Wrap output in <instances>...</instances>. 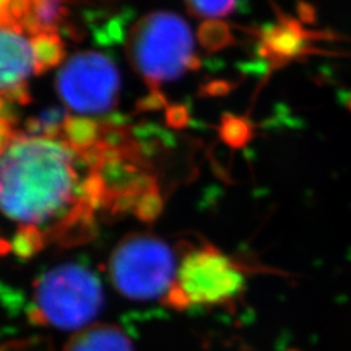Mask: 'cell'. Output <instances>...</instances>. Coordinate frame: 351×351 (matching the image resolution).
<instances>
[{"label":"cell","mask_w":351,"mask_h":351,"mask_svg":"<svg viewBox=\"0 0 351 351\" xmlns=\"http://www.w3.org/2000/svg\"><path fill=\"white\" fill-rule=\"evenodd\" d=\"M128 54L151 91L201 66L193 53L189 25L182 16L170 12L142 16L129 31Z\"/></svg>","instance_id":"obj_2"},{"label":"cell","mask_w":351,"mask_h":351,"mask_svg":"<svg viewBox=\"0 0 351 351\" xmlns=\"http://www.w3.org/2000/svg\"><path fill=\"white\" fill-rule=\"evenodd\" d=\"M9 2H10V0H0V22L9 21V19H8V16H6ZM9 22H10V21H9Z\"/></svg>","instance_id":"obj_15"},{"label":"cell","mask_w":351,"mask_h":351,"mask_svg":"<svg viewBox=\"0 0 351 351\" xmlns=\"http://www.w3.org/2000/svg\"><path fill=\"white\" fill-rule=\"evenodd\" d=\"M246 287L245 268L215 246L191 249L180 262L166 295L174 309L233 302Z\"/></svg>","instance_id":"obj_4"},{"label":"cell","mask_w":351,"mask_h":351,"mask_svg":"<svg viewBox=\"0 0 351 351\" xmlns=\"http://www.w3.org/2000/svg\"><path fill=\"white\" fill-rule=\"evenodd\" d=\"M197 40H199L204 49L217 51L232 43V34H230L228 27L223 22L211 19L205 21L197 29Z\"/></svg>","instance_id":"obj_10"},{"label":"cell","mask_w":351,"mask_h":351,"mask_svg":"<svg viewBox=\"0 0 351 351\" xmlns=\"http://www.w3.org/2000/svg\"><path fill=\"white\" fill-rule=\"evenodd\" d=\"M101 306L103 289L94 274L80 265H62L37 281L29 319L43 326L81 328Z\"/></svg>","instance_id":"obj_3"},{"label":"cell","mask_w":351,"mask_h":351,"mask_svg":"<svg viewBox=\"0 0 351 351\" xmlns=\"http://www.w3.org/2000/svg\"><path fill=\"white\" fill-rule=\"evenodd\" d=\"M237 0H186L191 12L196 16L217 19L233 12Z\"/></svg>","instance_id":"obj_11"},{"label":"cell","mask_w":351,"mask_h":351,"mask_svg":"<svg viewBox=\"0 0 351 351\" xmlns=\"http://www.w3.org/2000/svg\"><path fill=\"white\" fill-rule=\"evenodd\" d=\"M63 351H134V347L120 328L95 325L75 334Z\"/></svg>","instance_id":"obj_8"},{"label":"cell","mask_w":351,"mask_h":351,"mask_svg":"<svg viewBox=\"0 0 351 351\" xmlns=\"http://www.w3.org/2000/svg\"><path fill=\"white\" fill-rule=\"evenodd\" d=\"M186 117H188V113H186V110L183 107H170L169 112H167V119H169V123L173 126H182L186 123Z\"/></svg>","instance_id":"obj_14"},{"label":"cell","mask_w":351,"mask_h":351,"mask_svg":"<svg viewBox=\"0 0 351 351\" xmlns=\"http://www.w3.org/2000/svg\"><path fill=\"white\" fill-rule=\"evenodd\" d=\"M119 90L117 66L98 51L75 54L58 75V91L62 101L76 113L108 112L117 101Z\"/></svg>","instance_id":"obj_6"},{"label":"cell","mask_w":351,"mask_h":351,"mask_svg":"<svg viewBox=\"0 0 351 351\" xmlns=\"http://www.w3.org/2000/svg\"><path fill=\"white\" fill-rule=\"evenodd\" d=\"M31 46L34 51L37 75L54 68L64 59V44L59 36V29H46L31 37Z\"/></svg>","instance_id":"obj_9"},{"label":"cell","mask_w":351,"mask_h":351,"mask_svg":"<svg viewBox=\"0 0 351 351\" xmlns=\"http://www.w3.org/2000/svg\"><path fill=\"white\" fill-rule=\"evenodd\" d=\"M101 211L110 197L95 149H76L59 132H16L0 157V218L12 228L2 254L84 243Z\"/></svg>","instance_id":"obj_1"},{"label":"cell","mask_w":351,"mask_h":351,"mask_svg":"<svg viewBox=\"0 0 351 351\" xmlns=\"http://www.w3.org/2000/svg\"><path fill=\"white\" fill-rule=\"evenodd\" d=\"M16 130L12 128V123L3 114H0V157L3 156L10 142L14 141Z\"/></svg>","instance_id":"obj_12"},{"label":"cell","mask_w":351,"mask_h":351,"mask_svg":"<svg viewBox=\"0 0 351 351\" xmlns=\"http://www.w3.org/2000/svg\"><path fill=\"white\" fill-rule=\"evenodd\" d=\"M37 64L31 38L14 22H0V98L6 104L31 101L27 82Z\"/></svg>","instance_id":"obj_7"},{"label":"cell","mask_w":351,"mask_h":351,"mask_svg":"<svg viewBox=\"0 0 351 351\" xmlns=\"http://www.w3.org/2000/svg\"><path fill=\"white\" fill-rule=\"evenodd\" d=\"M166 106V98L160 93V90L157 91H151L148 97H145L144 100L139 101V108L141 110H157Z\"/></svg>","instance_id":"obj_13"},{"label":"cell","mask_w":351,"mask_h":351,"mask_svg":"<svg viewBox=\"0 0 351 351\" xmlns=\"http://www.w3.org/2000/svg\"><path fill=\"white\" fill-rule=\"evenodd\" d=\"M114 287L134 300L167 295L176 278L174 255L156 236L135 234L119 243L108 262Z\"/></svg>","instance_id":"obj_5"}]
</instances>
